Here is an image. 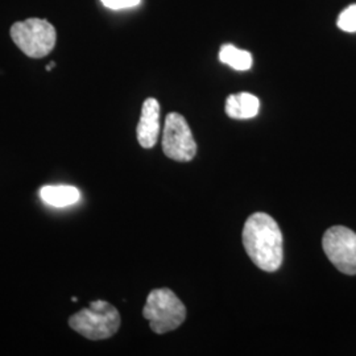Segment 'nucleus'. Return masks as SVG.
Returning <instances> with one entry per match:
<instances>
[{"label":"nucleus","mask_w":356,"mask_h":356,"mask_svg":"<svg viewBox=\"0 0 356 356\" xmlns=\"http://www.w3.org/2000/svg\"><path fill=\"white\" fill-rule=\"evenodd\" d=\"M244 250L256 267L275 272L284 259V239L277 222L266 213H254L243 229Z\"/></svg>","instance_id":"nucleus-1"},{"label":"nucleus","mask_w":356,"mask_h":356,"mask_svg":"<svg viewBox=\"0 0 356 356\" xmlns=\"http://www.w3.org/2000/svg\"><path fill=\"white\" fill-rule=\"evenodd\" d=\"M69 326L90 341L111 338L120 327V314L115 306L97 300L89 307L79 310L69 318Z\"/></svg>","instance_id":"nucleus-2"},{"label":"nucleus","mask_w":356,"mask_h":356,"mask_svg":"<svg viewBox=\"0 0 356 356\" xmlns=\"http://www.w3.org/2000/svg\"><path fill=\"white\" fill-rule=\"evenodd\" d=\"M143 316L149 322L153 332L165 334L184 323L186 307L170 289L161 288L148 294Z\"/></svg>","instance_id":"nucleus-3"},{"label":"nucleus","mask_w":356,"mask_h":356,"mask_svg":"<svg viewBox=\"0 0 356 356\" xmlns=\"http://www.w3.org/2000/svg\"><path fill=\"white\" fill-rule=\"evenodd\" d=\"M11 38L16 47L31 58L48 56L56 45V28L42 19L17 22L11 28Z\"/></svg>","instance_id":"nucleus-4"},{"label":"nucleus","mask_w":356,"mask_h":356,"mask_svg":"<svg viewBox=\"0 0 356 356\" xmlns=\"http://www.w3.org/2000/svg\"><path fill=\"white\" fill-rule=\"evenodd\" d=\"M323 251L334 267L344 275H356V234L343 226L327 229L322 239Z\"/></svg>","instance_id":"nucleus-5"},{"label":"nucleus","mask_w":356,"mask_h":356,"mask_svg":"<svg viewBox=\"0 0 356 356\" xmlns=\"http://www.w3.org/2000/svg\"><path fill=\"white\" fill-rule=\"evenodd\" d=\"M163 151L166 157L186 163L191 161L197 153V144L185 118L177 113L166 116L163 131Z\"/></svg>","instance_id":"nucleus-6"},{"label":"nucleus","mask_w":356,"mask_h":356,"mask_svg":"<svg viewBox=\"0 0 356 356\" xmlns=\"http://www.w3.org/2000/svg\"><path fill=\"white\" fill-rule=\"evenodd\" d=\"M138 140L143 148H153L160 135V103L148 98L143 103L140 120L138 124Z\"/></svg>","instance_id":"nucleus-7"},{"label":"nucleus","mask_w":356,"mask_h":356,"mask_svg":"<svg viewBox=\"0 0 356 356\" xmlns=\"http://www.w3.org/2000/svg\"><path fill=\"white\" fill-rule=\"evenodd\" d=\"M260 108L259 99L250 92H239L229 95L226 101V114L232 119H251Z\"/></svg>","instance_id":"nucleus-8"},{"label":"nucleus","mask_w":356,"mask_h":356,"mask_svg":"<svg viewBox=\"0 0 356 356\" xmlns=\"http://www.w3.org/2000/svg\"><path fill=\"white\" fill-rule=\"evenodd\" d=\"M40 198L53 207H66L76 204L81 193L70 185H48L40 189Z\"/></svg>","instance_id":"nucleus-9"},{"label":"nucleus","mask_w":356,"mask_h":356,"mask_svg":"<svg viewBox=\"0 0 356 356\" xmlns=\"http://www.w3.org/2000/svg\"><path fill=\"white\" fill-rule=\"evenodd\" d=\"M219 60L223 64L229 65L232 69L239 70V72L250 70L251 66H252V63H254L252 56H251L250 51L238 49L236 47L231 45V44H226L220 48Z\"/></svg>","instance_id":"nucleus-10"},{"label":"nucleus","mask_w":356,"mask_h":356,"mask_svg":"<svg viewBox=\"0 0 356 356\" xmlns=\"http://www.w3.org/2000/svg\"><path fill=\"white\" fill-rule=\"evenodd\" d=\"M337 24L344 32H356V4L347 7L343 13L339 15Z\"/></svg>","instance_id":"nucleus-11"},{"label":"nucleus","mask_w":356,"mask_h":356,"mask_svg":"<svg viewBox=\"0 0 356 356\" xmlns=\"http://www.w3.org/2000/svg\"><path fill=\"white\" fill-rule=\"evenodd\" d=\"M103 6L110 8V10H126V8H132L140 4L141 0H101Z\"/></svg>","instance_id":"nucleus-12"},{"label":"nucleus","mask_w":356,"mask_h":356,"mask_svg":"<svg viewBox=\"0 0 356 356\" xmlns=\"http://www.w3.org/2000/svg\"><path fill=\"white\" fill-rule=\"evenodd\" d=\"M54 66H56V64H54V63H51V64L48 65V66H47V67H45V69H47V70H48V72H51V69H53V67H54Z\"/></svg>","instance_id":"nucleus-13"}]
</instances>
